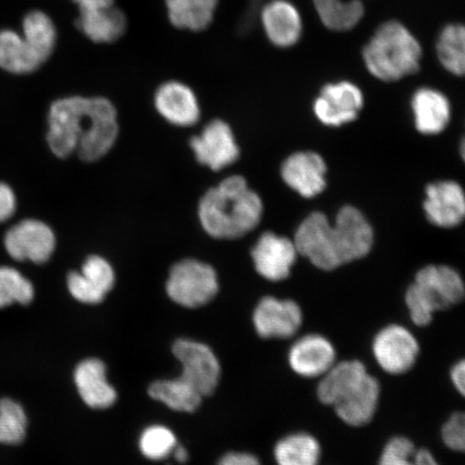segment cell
<instances>
[{
	"label": "cell",
	"mask_w": 465,
	"mask_h": 465,
	"mask_svg": "<svg viewBox=\"0 0 465 465\" xmlns=\"http://www.w3.org/2000/svg\"><path fill=\"white\" fill-rule=\"evenodd\" d=\"M46 143L57 158L74 153L84 162L103 158L118 137L114 104L103 97L72 96L51 104Z\"/></svg>",
	"instance_id": "cell-1"
},
{
	"label": "cell",
	"mask_w": 465,
	"mask_h": 465,
	"mask_svg": "<svg viewBox=\"0 0 465 465\" xmlns=\"http://www.w3.org/2000/svg\"><path fill=\"white\" fill-rule=\"evenodd\" d=\"M294 243L299 254L322 271L366 257L374 242V231L364 214L344 206L334 224L322 213H312L299 226Z\"/></svg>",
	"instance_id": "cell-2"
},
{
	"label": "cell",
	"mask_w": 465,
	"mask_h": 465,
	"mask_svg": "<svg viewBox=\"0 0 465 465\" xmlns=\"http://www.w3.org/2000/svg\"><path fill=\"white\" fill-rule=\"evenodd\" d=\"M263 203L245 179L232 176L207 192L200 203L203 228L214 238L232 240L247 234L260 223Z\"/></svg>",
	"instance_id": "cell-3"
},
{
	"label": "cell",
	"mask_w": 465,
	"mask_h": 465,
	"mask_svg": "<svg viewBox=\"0 0 465 465\" xmlns=\"http://www.w3.org/2000/svg\"><path fill=\"white\" fill-rule=\"evenodd\" d=\"M422 54L420 40L395 20L378 26L362 52L368 72L383 83H395L420 72Z\"/></svg>",
	"instance_id": "cell-4"
},
{
	"label": "cell",
	"mask_w": 465,
	"mask_h": 465,
	"mask_svg": "<svg viewBox=\"0 0 465 465\" xmlns=\"http://www.w3.org/2000/svg\"><path fill=\"white\" fill-rule=\"evenodd\" d=\"M465 298V282L456 270L429 265L417 272L406 291L405 302L411 322L420 327L431 323L434 313L456 306Z\"/></svg>",
	"instance_id": "cell-5"
},
{
	"label": "cell",
	"mask_w": 465,
	"mask_h": 465,
	"mask_svg": "<svg viewBox=\"0 0 465 465\" xmlns=\"http://www.w3.org/2000/svg\"><path fill=\"white\" fill-rule=\"evenodd\" d=\"M218 289L213 267L193 259L173 265L166 284L167 293L174 303L188 308L206 305L217 295Z\"/></svg>",
	"instance_id": "cell-6"
},
{
	"label": "cell",
	"mask_w": 465,
	"mask_h": 465,
	"mask_svg": "<svg viewBox=\"0 0 465 465\" xmlns=\"http://www.w3.org/2000/svg\"><path fill=\"white\" fill-rule=\"evenodd\" d=\"M373 356L383 371L401 375L415 365L420 356V342L409 329L391 324L380 331L371 345Z\"/></svg>",
	"instance_id": "cell-7"
},
{
	"label": "cell",
	"mask_w": 465,
	"mask_h": 465,
	"mask_svg": "<svg viewBox=\"0 0 465 465\" xmlns=\"http://www.w3.org/2000/svg\"><path fill=\"white\" fill-rule=\"evenodd\" d=\"M5 248L15 261L44 264L54 252V232L43 221L27 219L15 224L5 235Z\"/></svg>",
	"instance_id": "cell-8"
},
{
	"label": "cell",
	"mask_w": 465,
	"mask_h": 465,
	"mask_svg": "<svg viewBox=\"0 0 465 465\" xmlns=\"http://www.w3.org/2000/svg\"><path fill=\"white\" fill-rule=\"evenodd\" d=\"M174 357L183 365V377L203 397L211 395L218 386L221 368L216 354L202 342L179 340L173 347Z\"/></svg>",
	"instance_id": "cell-9"
},
{
	"label": "cell",
	"mask_w": 465,
	"mask_h": 465,
	"mask_svg": "<svg viewBox=\"0 0 465 465\" xmlns=\"http://www.w3.org/2000/svg\"><path fill=\"white\" fill-rule=\"evenodd\" d=\"M364 104L360 87L351 81L328 84L313 103V113L322 124L339 127L358 118Z\"/></svg>",
	"instance_id": "cell-10"
},
{
	"label": "cell",
	"mask_w": 465,
	"mask_h": 465,
	"mask_svg": "<svg viewBox=\"0 0 465 465\" xmlns=\"http://www.w3.org/2000/svg\"><path fill=\"white\" fill-rule=\"evenodd\" d=\"M79 9L77 26L96 44H112L122 37L126 17L114 0H73Z\"/></svg>",
	"instance_id": "cell-11"
},
{
	"label": "cell",
	"mask_w": 465,
	"mask_h": 465,
	"mask_svg": "<svg viewBox=\"0 0 465 465\" xmlns=\"http://www.w3.org/2000/svg\"><path fill=\"white\" fill-rule=\"evenodd\" d=\"M303 323V312L291 300L266 296L253 312V324L264 339H290L298 333Z\"/></svg>",
	"instance_id": "cell-12"
},
{
	"label": "cell",
	"mask_w": 465,
	"mask_h": 465,
	"mask_svg": "<svg viewBox=\"0 0 465 465\" xmlns=\"http://www.w3.org/2000/svg\"><path fill=\"white\" fill-rule=\"evenodd\" d=\"M197 161L203 165L220 171L240 158V149L231 127L221 120H213L200 136L191 139Z\"/></svg>",
	"instance_id": "cell-13"
},
{
	"label": "cell",
	"mask_w": 465,
	"mask_h": 465,
	"mask_svg": "<svg viewBox=\"0 0 465 465\" xmlns=\"http://www.w3.org/2000/svg\"><path fill=\"white\" fill-rule=\"evenodd\" d=\"M423 209L430 223L441 229L456 228L465 220V192L451 180L430 183Z\"/></svg>",
	"instance_id": "cell-14"
},
{
	"label": "cell",
	"mask_w": 465,
	"mask_h": 465,
	"mask_svg": "<svg viewBox=\"0 0 465 465\" xmlns=\"http://www.w3.org/2000/svg\"><path fill=\"white\" fill-rule=\"evenodd\" d=\"M252 254L255 270L262 277L271 282H282L289 277L299 252L294 242L289 238L265 232Z\"/></svg>",
	"instance_id": "cell-15"
},
{
	"label": "cell",
	"mask_w": 465,
	"mask_h": 465,
	"mask_svg": "<svg viewBox=\"0 0 465 465\" xmlns=\"http://www.w3.org/2000/svg\"><path fill=\"white\" fill-rule=\"evenodd\" d=\"M325 174L327 164L322 155L312 151L290 155L282 167L283 182L306 199L322 193L327 187Z\"/></svg>",
	"instance_id": "cell-16"
},
{
	"label": "cell",
	"mask_w": 465,
	"mask_h": 465,
	"mask_svg": "<svg viewBox=\"0 0 465 465\" xmlns=\"http://www.w3.org/2000/svg\"><path fill=\"white\" fill-rule=\"evenodd\" d=\"M288 360L294 373L305 378H322L336 363V351L327 337L308 334L290 348Z\"/></svg>",
	"instance_id": "cell-17"
},
{
	"label": "cell",
	"mask_w": 465,
	"mask_h": 465,
	"mask_svg": "<svg viewBox=\"0 0 465 465\" xmlns=\"http://www.w3.org/2000/svg\"><path fill=\"white\" fill-rule=\"evenodd\" d=\"M262 27L267 39L278 48H291L303 35V17L289 0H271L261 14Z\"/></svg>",
	"instance_id": "cell-18"
},
{
	"label": "cell",
	"mask_w": 465,
	"mask_h": 465,
	"mask_svg": "<svg viewBox=\"0 0 465 465\" xmlns=\"http://www.w3.org/2000/svg\"><path fill=\"white\" fill-rule=\"evenodd\" d=\"M155 107L168 122L178 126L193 125L200 118L199 102L194 92L178 81H170L159 87Z\"/></svg>",
	"instance_id": "cell-19"
},
{
	"label": "cell",
	"mask_w": 465,
	"mask_h": 465,
	"mask_svg": "<svg viewBox=\"0 0 465 465\" xmlns=\"http://www.w3.org/2000/svg\"><path fill=\"white\" fill-rule=\"evenodd\" d=\"M74 381L84 402L91 409L104 410L115 403L116 392L107 381L106 366L98 359H86L74 370Z\"/></svg>",
	"instance_id": "cell-20"
},
{
	"label": "cell",
	"mask_w": 465,
	"mask_h": 465,
	"mask_svg": "<svg viewBox=\"0 0 465 465\" xmlns=\"http://www.w3.org/2000/svg\"><path fill=\"white\" fill-rule=\"evenodd\" d=\"M380 399V382L369 374L333 407L337 416L348 426L363 427L373 420Z\"/></svg>",
	"instance_id": "cell-21"
},
{
	"label": "cell",
	"mask_w": 465,
	"mask_h": 465,
	"mask_svg": "<svg viewBox=\"0 0 465 465\" xmlns=\"http://www.w3.org/2000/svg\"><path fill=\"white\" fill-rule=\"evenodd\" d=\"M411 109L415 125L423 135H438L450 124L451 108L449 98L433 87H420L412 95Z\"/></svg>",
	"instance_id": "cell-22"
},
{
	"label": "cell",
	"mask_w": 465,
	"mask_h": 465,
	"mask_svg": "<svg viewBox=\"0 0 465 465\" xmlns=\"http://www.w3.org/2000/svg\"><path fill=\"white\" fill-rule=\"evenodd\" d=\"M368 375L366 366L358 360L336 362L322 377L317 391L318 398L323 404L333 407Z\"/></svg>",
	"instance_id": "cell-23"
},
{
	"label": "cell",
	"mask_w": 465,
	"mask_h": 465,
	"mask_svg": "<svg viewBox=\"0 0 465 465\" xmlns=\"http://www.w3.org/2000/svg\"><path fill=\"white\" fill-rule=\"evenodd\" d=\"M165 4L174 27L201 32L212 25L219 0H166Z\"/></svg>",
	"instance_id": "cell-24"
},
{
	"label": "cell",
	"mask_w": 465,
	"mask_h": 465,
	"mask_svg": "<svg viewBox=\"0 0 465 465\" xmlns=\"http://www.w3.org/2000/svg\"><path fill=\"white\" fill-rule=\"evenodd\" d=\"M44 62L22 35L10 29L0 32V68L15 74L37 71Z\"/></svg>",
	"instance_id": "cell-25"
},
{
	"label": "cell",
	"mask_w": 465,
	"mask_h": 465,
	"mask_svg": "<svg viewBox=\"0 0 465 465\" xmlns=\"http://www.w3.org/2000/svg\"><path fill=\"white\" fill-rule=\"evenodd\" d=\"M322 25L333 32H348L362 21L364 0H312Z\"/></svg>",
	"instance_id": "cell-26"
},
{
	"label": "cell",
	"mask_w": 465,
	"mask_h": 465,
	"mask_svg": "<svg viewBox=\"0 0 465 465\" xmlns=\"http://www.w3.org/2000/svg\"><path fill=\"white\" fill-rule=\"evenodd\" d=\"M150 397L177 411L192 412L199 409L203 395L183 377L154 381L149 387Z\"/></svg>",
	"instance_id": "cell-27"
},
{
	"label": "cell",
	"mask_w": 465,
	"mask_h": 465,
	"mask_svg": "<svg viewBox=\"0 0 465 465\" xmlns=\"http://www.w3.org/2000/svg\"><path fill=\"white\" fill-rule=\"evenodd\" d=\"M436 55L447 72L465 77V25L450 23L441 29L436 42Z\"/></svg>",
	"instance_id": "cell-28"
},
{
	"label": "cell",
	"mask_w": 465,
	"mask_h": 465,
	"mask_svg": "<svg viewBox=\"0 0 465 465\" xmlns=\"http://www.w3.org/2000/svg\"><path fill=\"white\" fill-rule=\"evenodd\" d=\"M275 459L278 465H319L322 446L311 434H291L278 441Z\"/></svg>",
	"instance_id": "cell-29"
},
{
	"label": "cell",
	"mask_w": 465,
	"mask_h": 465,
	"mask_svg": "<svg viewBox=\"0 0 465 465\" xmlns=\"http://www.w3.org/2000/svg\"><path fill=\"white\" fill-rule=\"evenodd\" d=\"M22 36L44 63L54 54L56 29L50 17L42 11H33L25 17Z\"/></svg>",
	"instance_id": "cell-30"
},
{
	"label": "cell",
	"mask_w": 465,
	"mask_h": 465,
	"mask_svg": "<svg viewBox=\"0 0 465 465\" xmlns=\"http://www.w3.org/2000/svg\"><path fill=\"white\" fill-rule=\"evenodd\" d=\"M35 298V288L14 267L0 266V310L14 304L28 305Z\"/></svg>",
	"instance_id": "cell-31"
},
{
	"label": "cell",
	"mask_w": 465,
	"mask_h": 465,
	"mask_svg": "<svg viewBox=\"0 0 465 465\" xmlns=\"http://www.w3.org/2000/svg\"><path fill=\"white\" fill-rule=\"evenodd\" d=\"M27 416L25 409L10 398L0 400V443L17 445L25 440Z\"/></svg>",
	"instance_id": "cell-32"
},
{
	"label": "cell",
	"mask_w": 465,
	"mask_h": 465,
	"mask_svg": "<svg viewBox=\"0 0 465 465\" xmlns=\"http://www.w3.org/2000/svg\"><path fill=\"white\" fill-rule=\"evenodd\" d=\"M177 439L170 429L153 426L145 429L139 440V449L151 460H163L176 449Z\"/></svg>",
	"instance_id": "cell-33"
},
{
	"label": "cell",
	"mask_w": 465,
	"mask_h": 465,
	"mask_svg": "<svg viewBox=\"0 0 465 465\" xmlns=\"http://www.w3.org/2000/svg\"><path fill=\"white\" fill-rule=\"evenodd\" d=\"M81 274L93 287L107 294L114 286V272L107 260L98 255H91L87 258L81 269Z\"/></svg>",
	"instance_id": "cell-34"
},
{
	"label": "cell",
	"mask_w": 465,
	"mask_h": 465,
	"mask_svg": "<svg viewBox=\"0 0 465 465\" xmlns=\"http://www.w3.org/2000/svg\"><path fill=\"white\" fill-rule=\"evenodd\" d=\"M416 450L410 439L397 436L388 441L378 465H411Z\"/></svg>",
	"instance_id": "cell-35"
},
{
	"label": "cell",
	"mask_w": 465,
	"mask_h": 465,
	"mask_svg": "<svg viewBox=\"0 0 465 465\" xmlns=\"http://www.w3.org/2000/svg\"><path fill=\"white\" fill-rule=\"evenodd\" d=\"M67 287L69 293L74 300L84 304H98L104 299L106 294L102 291L93 287L90 282H86L81 272H72L67 277Z\"/></svg>",
	"instance_id": "cell-36"
},
{
	"label": "cell",
	"mask_w": 465,
	"mask_h": 465,
	"mask_svg": "<svg viewBox=\"0 0 465 465\" xmlns=\"http://www.w3.org/2000/svg\"><path fill=\"white\" fill-rule=\"evenodd\" d=\"M441 439L450 450L465 452V412L450 416L441 429Z\"/></svg>",
	"instance_id": "cell-37"
},
{
	"label": "cell",
	"mask_w": 465,
	"mask_h": 465,
	"mask_svg": "<svg viewBox=\"0 0 465 465\" xmlns=\"http://www.w3.org/2000/svg\"><path fill=\"white\" fill-rule=\"evenodd\" d=\"M16 211V196L7 183H0V223L9 220Z\"/></svg>",
	"instance_id": "cell-38"
},
{
	"label": "cell",
	"mask_w": 465,
	"mask_h": 465,
	"mask_svg": "<svg viewBox=\"0 0 465 465\" xmlns=\"http://www.w3.org/2000/svg\"><path fill=\"white\" fill-rule=\"evenodd\" d=\"M218 465H261L257 458L250 453L231 452L219 461Z\"/></svg>",
	"instance_id": "cell-39"
},
{
	"label": "cell",
	"mask_w": 465,
	"mask_h": 465,
	"mask_svg": "<svg viewBox=\"0 0 465 465\" xmlns=\"http://www.w3.org/2000/svg\"><path fill=\"white\" fill-rule=\"evenodd\" d=\"M450 380L456 391L465 398V359L452 366Z\"/></svg>",
	"instance_id": "cell-40"
},
{
	"label": "cell",
	"mask_w": 465,
	"mask_h": 465,
	"mask_svg": "<svg viewBox=\"0 0 465 465\" xmlns=\"http://www.w3.org/2000/svg\"><path fill=\"white\" fill-rule=\"evenodd\" d=\"M411 465H440V463L429 450H417Z\"/></svg>",
	"instance_id": "cell-41"
},
{
	"label": "cell",
	"mask_w": 465,
	"mask_h": 465,
	"mask_svg": "<svg viewBox=\"0 0 465 465\" xmlns=\"http://www.w3.org/2000/svg\"><path fill=\"white\" fill-rule=\"evenodd\" d=\"M172 455L176 459V461L179 463H184L188 460V451L184 449L183 446H176V449L173 450Z\"/></svg>",
	"instance_id": "cell-42"
},
{
	"label": "cell",
	"mask_w": 465,
	"mask_h": 465,
	"mask_svg": "<svg viewBox=\"0 0 465 465\" xmlns=\"http://www.w3.org/2000/svg\"><path fill=\"white\" fill-rule=\"evenodd\" d=\"M460 155L465 163V136L462 138L461 143H460Z\"/></svg>",
	"instance_id": "cell-43"
}]
</instances>
